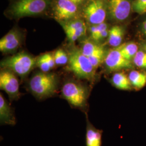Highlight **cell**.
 <instances>
[{
  "mask_svg": "<svg viewBox=\"0 0 146 146\" xmlns=\"http://www.w3.org/2000/svg\"><path fill=\"white\" fill-rule=\"evenodd\" d=\"M58 79L54 73L38 72L29 81V89L38 99H44L52 96L56 92Z\"/></svg>",
  "mask_w": 146,
  "mask_h": 146,
  "instance_id": "obj_1",
  "label": "cell"
},
{
  "mask_svg": "<svg viewBox=\"0 0 146 146\" xmlns=\"http://www.w3.org/2000/svg\"><path fill=\"white\" fill-rule=\"evenodd\" d=\"M36 62L37 58L28 52H21L3 60L1 67L23 78L36 66Z\"/></svg>",
  "mask_w": 146,
  "mask_h": 146,
  "instance_id": "obj_2",
  "label": "cell"
},
{
  "mask_svg": "<svg viewBox=\"0 0 146 146\" xmlns=\"http://www.w3.org/2000/svg\"><path fill=\"white\" fill-rule=\"evenodd\" d=\"M51 3V0H17L8 13L14 19L37 15L47 11Z\"/></svg>",
  "mask_w": 146,
  "mask_h": 146,
  "instance_id": "obj_3",
  "label": "cell"
},
{
  "mask_svg": "<svg viewBox=\"0 0 146 146\" xmlns=\"http://www.w3.org/2000/svg\"><path fill=\"white\" fill-rule=\"evenodd\" d=\"M68 67L76 76L88 81H93L96 69L90 62L88 58L81 52L80 49H74L69 54Z\"/></svg>",
  "mask_w": 146,
  "mask_h": 146,
  "instance_id": "obj_4",
  "label": "cell"
},
{
  "mask_svg": "<svg viewBox=\"0 0 146 146\" xmlns=\"http://www.w3.org/2000/svg\"><path fill=\"white\" fill-rule=\"evenodd\" d=\"M62 95L68 102L76 107H83L88 98V90L81 84L70 81L63 84L61 90Z\"/></svg>",
  "mask_w": 146,
  "mask_h": 146,
  "instance_id": "obj_5",
  "label": "cell"
},
{
  "mask_svg": "<svg viewBox=\"0 0 146 146\" xmlns=\"http://www.w3.org/2000/svg\"><path fill=\"white\" fill-rule=\"evenodd\" d=\"M84 17L92 25L104 22L107 13V2L104 0H89L83 10Z\"/></svg>",
  "mask_w": 146,
  "mask_h": 146,
  "instance_id": "obj_6",
  "label": "cell"
},
{
  "mask_svg": "<svg viewBox=\"0 0 146 146\" xmlns=\"http://www.w3.org/2000/svg\"><path fill=\"white\" fill-rule=\"evenodd\" d=\"M80 7L70 0H55L52 5L54 17L62 22L78 18Z\"/></svg>",
  "mask_w": 146,
  "mask_h": 146,
  "instance_id": "obj_7",
  "label": "cell"
},
{
  "mask_svg": "<svg viewBox=\"0 0 146 146\" xmlns=\"http://www.w3.org/2000/svg\"><path fill=\"white\" fill-rule=\"evenodd\" d=\"M107 8V13L111 19L122 22L129 17L132 5L131 0H108Z\"/></svg>",
  "mask_w": 146,
  "mask_h": 146,
  "instance_id": "obj_8",
  "label": "cell"
},
{
  "mask_svg": "<svg viewBox=\"0 0 146 146\" xmlns=\"http://www.w3.org/2000/svg\"><path fill=\"white\" fill-rule=\"evenodd\" d=\"M0 88L5 91L11 100H15L20 96V84L16 75L7 69L0 73Z\"/></svg>",
  "mask_w": 146,
  "mask_h": 146,
  "instance_id": "obj_9",
  "label": "cell"
},
{
  "mask_svg": "<svg viewBox=\"0 0 146 146\" xmlns=\"http://www.w3.org/2000/svg\"><path fill=\"white\" fill-rule=\"evenodd\" d=\"M104 61L106 67L110 72L129 69L133 67L131 61L123 56L119 47L110 49L107 53Z\"/></svg>",
  "mask_w": 146,
  "mask_h": 146,
  "instance_id": "obj_10",
  "label": "cell"
},
{
  "mask_svg": "<svg viewBox=\"0 0 146 146\" xmlns=\"http://www.w3.org/2000/svg\"><path fill=\"white\" fill-rule=\"evenodd\" d=\"M22 41L20 32L17 29L9 31L0 40V50L5 54L14 52L19 48Z\"/></svg>",
  "mask_w": 146,
  "mask_h": 146,
  "instance_id": "obj_11",
  "label": "cell"
},
{
  "mask_svg": "<svg viewBox=\"0 0 146 146\" xmlns=\"http://www.w3.org/2000/svg\"><path fill=\"white\" fill-rule=\"evenodd\" d=\"M0 121L2 124L14 125L16 123L15 116L11 106L2 94H0Z\"/></svg>",
  "mask_w": 146,
  "mask_h": 146,
  "instance_id": "obj_12",
  "label": "cell"
},
{
  "mask_svg": "<svg viewBox=\"0 0 146 146\" xmlns=\"http://www.w3.org/2000/svg\"><path fill=\"white\" fill-rule=\"evenodd\" d=\"M62 27L64 31H69L74 32L80 38L84 36L87 33V26L84 20L76 18L70 21L62 22Z\"/></svg>",
  "mask_w": 146,
  "mask_h": 146,
  "instance_id": "obj_13",
  "label": "cell"
},
{
  "mask_svg": "<svg viewBox=\"0 0 146 146\" xmlns=\"http://www.w3.org/2000/svg\"><path fill=\"white\" fill-rule=\"evenodd\" d=\"M86 140V146H101L102 131L96 129L89 122H88Z\"/></svg>",
  "mask_w": 146,
  "mask_h": 146,
  "instance_id": "obj_14",
  "label": "cell"
},
{
  "mask_svg": "<svg viewBox=\"0 0 146 146\" xmlns=\"http://www.w3.org/2000/svg\"><path fill=\"white\" fill-rule=\"evenodd\" d=\"M124 35L123 29L121 27L115 26L109 30L108 43L111 47L116 48L121 45Z\"/></svg>",
  "mask_w": 146,
  "mask_h": 146,
  "instance_id": "obj_15",
  "label": "cell"
},
{
  "mask_svg": "<svg viewBox=\"0 0 146 146\" xmlns=\"http://www.w3.org/2000/svg\"><path fill=\"white\" fill-rule=\"evenodd\" d=\"M111 83L115 87L121 90H130L131 88L129 78L122 72L115 73L111 78Z\"/></svg>",
  "mask_w": 146,
  "mask_h": 146,
  "instance_id": "obj_16",
  "label": "cell"
},
{
  "mask_svg": "<svg viewBox=\"0 0 146 146\" xmlns=\"http://www.w3.org/2000/svg\"><path fill=\"white\" fill-rule=\"evenodd\" d=\"M80 50L84 55L88 58L104 49V47L94 43L93 41L86 40L82 43Z\"/></svg>",
  "mask_w": 146,
  "mask_h": 146,
  "instance_id": "obj_17",
  "label": "cell"
},
{
  "mask_svg": "<svg viewBox=\"0 0 146 146\" xmlns=\"http://www.w3.org/2000/svg\"><path fill=\"white\" fill-rule=\"evenodd\" d=\"M128 78L131 86L136 88H142L146 84V73L132 70L129 73Z\"/></svg>",
  "mask_w": 146,
  "mask_h": 146,
  "instance_id": "obj_18",
  "label": "cell"
},
{
  "mask_svg": "<svg viewBox=\"0 0 146 146\" xmlns=\"http://www.w3.org/2000/svg\"><path fill=\"white\" fill-rule=\"evenodd\" d=\"M125 58L128 60H133L136 54L138 52V47L134 42L123 43L118 47Z\"/></svg>",
  "mask_w": 146,
  "mask_h": 146,
  "instance_id": "obj_19",
  "label": "cell"
},
{
  "mask_svg": "<svg viewBox=\"0 0 146 146\" xmlns=\"http://www.w3.org/2000/svg\"><path fill=\"white\" fill-rule=\"evenodd\" d=\"M56 65L63 66L68 63L69 55L62 49H58L54 53Z\"/></svg>",
  "mask_w": 146,
  "mask_h": 146,
  "instance_id": "obj_20",
  "label": "cell"
},
{
  "mask_svg": "<svg viewBox=\"0 0 146 146\" xmlns=\"http://www.w3.org/2000/svg\"><path fill=\"white\" fill-rule=\"evenodd\" d=\"M106 29H108V25L104 22L97 25H92L90 27V33L93 41L97 42L100 33Z\"/></svg>",
  "mask_w": 146,
  "mask_h": 146,
  "instance_id": "obj_21",
  "label": "cell"
},
{
  "mask_svg": "<svg viewBox=\"0 0 146 146\" xmlns=\"http://www.w3.org/2000/svg\"><path fill=\"white\" fill-rule=\"evenodd\" d=\"M106 52L105 50H102L100 52H98L93 55L88 57L89 60L92 66L95 69H97L98 67L104 61L106 57Z\"/></svg>",
  "mask_w": 146,
  "mask_h": 146,
  "instance_id": "obj_22",
  "label": "cell"
},
{
  "mask_svg": "<svg viewBox=\"0 0 146 146\" xmlns=\"http://www.w3.org/2000/svg\"><path fill=\"white\" fill-rule=\"evenodd\" d=\"M133 62L139 68L146 69V52L138 51L133 58Z\"/></svg>",
  "mask_w": 146,
  "mask_h": 146,
  "instance_id": "obj_23",
  "label": "cell"
},
{
  "mask_svg": "<svg viewBox=\"0 0 146 146\" xmlns=\"http://www.w3.org/2000/svg\"><path fill=\"white\" fill-rule=\"evenodd\" d=\"M36 66L40 69L42 72L48 73L52 69L50 68L44 54H42L37 58Z\"/></svg>",
  "mask_w": 146,
  "mask_h": 146,
  "instance_id": "obj_24",
  "label": "cell"
},
{
  "mask_svg": "<svg viewBox=\"0 0 146 146\" xmlns=\"http://www.w3.org/2000/svg\"><path fill=\"white\" fill-rule=\"evenodd\" d=\"M132 8L137 14H145L146 13V0H135L133 3Z\"/></svg>",
  "mask_w": 146,
  "mask_h": 146,
  "instance_id": "obj_25",
  "label": "cell"
},
{
  "mask_svg": "<svg viewBox=\"0 0 146 146\" xmlns=\"http://www.w3.org/2000/svg\"><path fill=\"white\" fill-rule=\"evenodd\" d=\"M44 54V56L46 58L47 61L49 63L50 68L52 69V68H54L56 65L55 58L54 56V54L51 53V52H47V53H45Z\"/></svg>",
  "mask_w": 146,
  "mask_h": 146,
  "instance_id": "obj_26",
  "label": "cell"
},
{
  "mask_svg": "<svg viewBox=\"0 0 146 146\" xmlns=\"http://www.w3.org/2000/svg\"><path fill=\"white\" fill-rule=\"evenodd\" d=\"M70 1H72L76 5H78V7L80 8L82 6H84H84L89 0H70Z\"/></svg>",
  "mask_w": 146,
  "mask_h": 146,
  "instance_id": "obj_27",
  "label": "cell"
},
{
  "mask_svg": "<svg viewBox=\"0 0 146 146\" xmlns=\"http://www.w3.org/2000/svg\"><path fill=\"white\" fill-rule=\"evenodd\" d=\"M142 31L143 34L146 36V20L142 23Z\"/></svg>",
  "mask_w": 146,
  "mask_h": 146,
  "instance_id": "obj_28",
  "label": "cell"
},
{
  "mask_svg": "<svg viewBox=\"0 0 146 146\" xmlns=\"http://www.w3.org/2000/svg\"><path fill=\"white\" fill-rule=\"evenodd\" d=\"M144 49H145V51L146 52V44H145V45H144Z\"/></svg>",
  "mask_w": 146,
  "mask_h": 146,
  "instance_id": "obj_29",
  "label": "cell"
}]
</instances>
